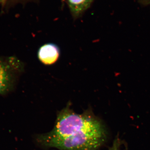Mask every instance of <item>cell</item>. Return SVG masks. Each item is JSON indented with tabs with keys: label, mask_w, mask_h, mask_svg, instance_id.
<instances>
[{
	"label": "cell",
	"mask_w": 150,
	"mask_h": 150,
	"mask_svg": "<svg viewBox=\"0 0 150 150\" xmlns=\"http://www.w3.org/2000/svg\"><path fill=\"white\" fill-rule=\"evenodd\" d=\"M69 105L59 112L53 129L38 136V142L60 150H96L107 137L103 123L91 110L78 114Z\"/></svg>",
	"instance_id": "1"
},
{
	"label": "cell",
	"mask_w": 150,
	"mask_h": 150,
	"mask_svg": "<svg viewBox=\"0 0 150 150\" xmlns=\"http://www.w3.org/2000/svg\"><path fill=\"white\" fill-rule=\"evenodd\" d=\"M25 70V64L16 56H0V95L13 91Z\"/></svg>",
	"instance_id": "2"
},
{
	"label": "cell",
	"mask_w": 150,
	"mask_h": 150,
	"mask_svg": "<svg viewBox=\"0 0 150 150\" xmlns=\"http://www.w3.org/2000/svg\"><path fill=\"white\" fill-rule=\"evenodd\" d=\"M61 51L59 46L52 43L43 44L38 51V58L40 63L46 66L54 64L59 60Z\"/></svg>",
	"instance_id": "3"
},
{
	"label": "cell",
	"mask_w": 150,
	"mask_h": 150,
	"mask_svg": "<svg viewBox=\"0 0 150 150\" xmlns=\"http://www.w3.org/2000/svg\"><path fill=\"white\" fill-rule=\"evenodd\" d=\"M67 5L75 19L80 17L90 7L94 0H66Z\"/></svg>",
	"instance_id": "4"
}]
</instances>
